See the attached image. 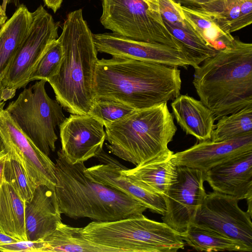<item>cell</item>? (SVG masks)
<instances>
[{"mask_svg":"<svg viewBox=\"0 0 252 252\" xmlns=\"http://www.w3.org/2000/svg\"><path fill=\"white\" fill-rule=\"evenodd\" d=\"M178 67L126 58L98 60L95 98L112 100L135 110L173 100L180 94Z\"/></svg>","mask_w":252,"mask_h":252,"instance_id":"1","label":"cell"},{"mask_svg":"<svg viewBox=\"0 0 252 252\" xmlns=\"http://www.w3.org/2000/svg\"><path fill=\"white\" fill-rule=\"evenodd\" d=\"M84 162L70 163L62 150L58 151L54 190L62 214L106 222L142 214L147 209L135 199L90 177Z\"/></svg>","mask_w":252,"mask_h":252,"instance_id":"2","label":"cell"},{"mask_svg":"<svg viewBox=\"0 0 252 252\" xmlns=\"http://www.w3.org/2000/svg\"><path fill=\"white\" fill-rule=\"evenodd\" d=\"M193 84L215 120L252 105V44L234 39L194 68Z\"/></svg>","mask_w":252,"mask_h":252,"instance_id":"3","label":"cell"},{"mask_svg":"<svg viewBox=\"0 0 252 252\" xmlns=\"http://www.w3.org/2000/svg\"><path fill=\"white\" fill-rule=\"evenodd\" d=\"M58 39L63 48L62 62L58 73L47 82L64 110L73 114H89L95 99L98 52L81 9L67 14Z\"/></svg>","mask_w":252,"mask_h":252,"instance_id":"4","label":"cell"},{"mask_svg":"<svg viewBox=\"0 0 252 252\" xmlns=\"http://www.w3.org/2000/svg\"><path fill=\"white\" fill-rule=\"evenodd\" d=\"M104 127L109 151L136 166L169 152L177 130L167 103L134 110Z\"/></svg>","mask_w":252,"mask_h":252,"instance_id":"5","label":"cell"},{"mask_svg":"<svg viewBox=\"0 0 252 252\" xmlns=\"http://www.w3.org/2000/svg\"><path fill=\"white\" fill-rule=\"evenodd\" d=\"M82 232L87 239L121 252H176L185 246L180 234L143 214L115 221H93Z\"/></svg>","mask_w":252,"mask_h":252,"instance_id":"6","label":"cell"},{"mask_svg":"<svg viewBox=\"0 0 252 252\" xmlns=\"http://www.w3.org/2000/svg\"><path fill=\"white\" fill-rule=\"evenodd\" d=\"M46 81L40 80L25 88L5 109L24 134L48 156L56 149V133L65 119L60 104L48 95Z\"/></svg>","mask_w":252,"mask_h":252,"instance_id":"7","label":"cell"},{"mask_svg":"<svg viewBox=\"0 0 252 252\" xmlns=\"http://www.w3.org/2000/svg\"><path fill=\"white\" fill-rule=\"evenodd\" d=\"M101 3L100 22L105 29L135 40L169 45L187 55L164 25L158 0H101Z\"/></svg>","mask_w":252,"mask_h":252,"instance_id":"8","label":"cell"},{"mask_svg":"<svg viewBox=\"0 0 252 252\" xmlns=\"http://www.w3.org/2000/svg\"><path fill=\"white\" fill-rule=\"evenodd\" d=\"M28 31L0 77L6 100L30 82L31 74L49 45L58 39L59 22L40 5L32 12Z\"/></svg>","mask_w":252,"mask_h":252,"instance_id":"9","label":"cell"},{"mask_svg":"<svg viewBox=\"0 0 252 252\" xmlns=\"http://www.w3.org/2000/svg\"><path fill=\"white\" fill-rule=\"evenodd\" d=\"M239 201L231 196L210 192L192 224L233 239L252 250L251 217L240 209Z\"/></svg>","mask_w":252,"mask_h":252,"instance_id":"10","label":"cell"},{"mask_svg":"<svg viewBox=\"0 0 252 252\" xmlns=\"http://www.w3.org/2000/svg\"><path fill=\"white\" fill-rule=\"evenodd\" d=\"M177 168V180L164 197L166 211L162 220L182 235L193 222L207 193L204 171L185 166Z\"/></svg>","mask_w":252,"mask_h":252,"instance_id":"11","label":"cell"},{"mask_svg":"<svg viewBox=\"0 0 252 252\" xmlns=\"http://www.w3.org/2000/svg\"><path fill=\"white\" fill-rule=\"evenodd\" d=\"M0 106V133L8 154L24 168L33 188L45 185L54 189L57 181L55 163L24 134L9 113Z\"/></svg>","mask_w":252,"mask_h":252,"instance_id":"12","label":"cell"},{"mask_svg":"<svg viewBox=\"0 0 252 252\" xmlns=\"http://www.w3.org/2000/svg\"><path fill=\"white\" fill-rule=\"evenodd\" d=\"M98 52L177 67L194 65L188 55L176 48L135 40L114 32L93 34Z\"/></svg>","mask_w":252,"mask_h":252,"instance_id":"13","label":"cell"},{"mask_svg":"<svg viewBox=\"0 0 252 252\" xmlns=\"http://www.w3.org/2000/svg\"><path fill=\"white\" fill-rule=\"evenodd\" d=\"M104 125L89 114H71L59 126L62 151L71 163L85 162L103 149Z\"/></svg>","mask_w":252,"mask_h":252,"instance_id":"14","label":"cell"},{"mask_svg":"<svg viewBox=\"0 0 252 252\" xmlns=\"http://www.w3.org/2000/svg\"><path fill=\"white\" fill-rule=\"evenodd\" d=\"M95 158L101 163L86 167L85 171L88 175L135 199L151 211L164 215L165 203L161 195L123 173L122 164L103 149Z\"/></svg>","mask_w":252,"mask_h":252,"instance_id":"15","label":"cell"},{"mask_svg":"<svg viewBox=\"0 0 252 252\" xmlns=\"http://www.w3.org/2000/svg\"><path fill=\"white\" fill-rule=\"evenodd\" d=\"M252 152V133L228 140L200 141L191 147L173 154L177 166H185L204 172L219 164Z\"/></svg>","mask_w":252,"mask_h":252,"instance_id":"16","label":"cell"},{"mask_svg":"<svg viewBox=\"0 0 252 252\" xmlns=\"http://www.w3.org/2000/svg\"><path fill=\"white\" fill-rule=\"evenodd\" d=\"M205 181L214 191L231 196L239 200L252 196V152L205 172Z\"/></svg>","mask_w":252,"mask_h":252,"instance_id":"17","label":"cell"},{"mask_svg":"<svg viewBox=\"0 0 252 252\" xmlns=\"http://www.w3.org/2000/svg\"><path fill=\"white\" fill-rule=\"evenodd\" d=\"M61 214L54 189L37 186L32 198L25 202L27 240L37 241L52 233L62 222Z\"/></svg>","mask_w":252,"mask_h":252,"instance_id":"18","label":"cell"},{"mask_svg":"<svg viewBox=\"0 0 252 252\" xmlns=\"http://www.w3.org/2000/svg\"><path fill=\"white\" fill-rule=\"evenodd\" d=\"M172 113L177 124L187 135L199 141L211 140L215 127V117L201 100L180 94L171 103Z\"/></svg>","mask_w":252,"mask_h":252,"instance_id":"19","label":"cell"},{"mask_svg":"<svg viewBox=\"0 0 252 252\" xmlns=\"http://www.w3.org/2000/svg\"><path fill=\"white\" fill-rule=\"evenodd\" d=\"M173 154L170 151L132 169L122 164L121 172L164 197L178 178V168L173 159Z\"/></svg>","mask_w":252,"mask_h":252,"instance_id":"20","label":"cell"},{"mask_svg":"<svg viewBox=\"0 0 252 252\" xmlns=\"http://www.w3.org/2000/svg\"><path fill=\"white\" fill-rule=\"evenodd\" d=\"M25 202L13 186L2 177L0 182V230L18 240H27Z\"/></svg>","mask_w":252,"mask_h":252,"instance_id":"21","label":"cell"},{"mask_svg":"<svg viewBox=\"0 0 252 252\" xmlns=\"http://www.w3.org/2000/svg\"><path fill=\"white\" fill-rule=\"evenodd\" d=\"M82 227H75L62 222L50 234L41 239V252H121L120 250L96 244L83 235Z\"/></svg>","mask_w":252,"mask_h":252,"instance_id":"22","label":"cell"},{"mask_svg":"<svg viewBox=\"0 0 252 252\" xmlns=\"http://www.w3.org/2000/svg\"><path fill=\"white\" fill-rule=\"evenodd\" d=\"M32 20V12L22 4L0 28V77L26 35Z\"/></svg>","mask_w":252,"mask_h":252,"instance_id":"23","label":"cell"},{"mask_svg":"<svg viewBox=\"0 0 252 252\" xmlns=\"http://www.w3.org/2000/svg\"><path fill=\"white\" fill-rule=\"evenodd\" d=\"M181 236L189 246L198 251H252L238 241L194 224Z\"/></svg>","mask_w":252,"mask_h":252,"instance_id":"24","label":"cell"},{"mask_svg":"<svg viewBox=\"0 0 252 252\" xmlns=\"http://www.w3.org/2000/svg\"><path fill=\"white\" fill-rule=\"evenodd\" d=\"M252 133V105L220 118L212 132L211 140L220 142Z\"/></svg>","mask_w":252,"mask_h":252,"instance_id":"25","label":"cell"},{"mask_svg":"<svg viewBox=\"0 0 252 252\" xmlns=\"http://www.w3.org/2000/svg\"><path fill=\"white\" fill-rule=\"evenodd\" d=\"M184 16L197 33L209 45L220 50L231 42L234 37L224 33L214 17L181 6Z\"/></svg>","mask_w":252,"mask_h":252,"instance_id":"26","label":"cell"},{"mask_svg":"<svg viewBox=\"0 0 252 252\" xmlns=\"http://www.w3.org/2000/svg\"><path fill=\"white\" fill-rule=\"evenodd\" d=\"M220 29L231 34L252 23V0H223L222 11L214 17Z\"/></svg>","mask_w":252,"mask_h":252,"instance_id":"27","label":"cell"},{"mask_svg":"<svg viewBox=\"0 0 252 252\" xmlns=\"http://www.w3.org/2000/svg\"><path fill=\"white\" fill-rule=\"evenodd\" d=\"M63 57V48L58 38L48 47L33 69L29 81H46L56 75L60 68Z\"/></svg>","mask_w":252,"mask_h":252,"instance_id":"28","label":"cell"},{"mask_svg":"<svg viewBox=\"0 0 252 252\" xmlns=\"http://www.w3.org/2000/svg\"><path fill=\"white\" fill-rule=\"evenodd\" d=\"M2 177L13 186L25 201L32 198L35 188L32 185L21 164L9 157L8 153L4 163Z\"/></svg>","mask_w":252,"mask_h":252,"instance_id":"29","label":"cell"},{"mask_svg":"<svg viewBox=\"0 0 252 252\" xmlns=\"http://www.w3.org/2000/svg\"><path fill=\"white\" fill-rule=\"evenodd\" d=\"M134 110L117 101L95 98L89 115L97 119L105 126L125 117Z\"/></svg>","mask_w":252,"mask_h":252,"instance_id":"30","label":"cell"},{"mask_svg":"<svg viewBox=\"0 0 252 252\" xmlns=\"http://www.w3.org/2000/svg\"><path fill=\"white\" fill-rule=\"evenodd\" d=\"M180 6L216 16L223 10V0H171Z\"/></svg>","mask_w":252,"mask_h":252,"instance_id":"31","label":"cell"},{"mask_svg":"<svg viewBox=\"0 0 252 252\" xmlns=\"http://www.w3.org/2000/svg\"><path fill=\"white\" fill-rule=\"evenodd\" d=\"M42 242L19 240L0 246V252H41Z\"/></svg>","mask_w":252,"mask_h":252,"instance_id":"32","label":"cell"},{"mask_svg":"<svg viewBox=\"0 0 252 252\" xmlns=\"http://www.w3.org/2000/svg\"><path fill=\"white\" fill-rule=\"evenodd\" d=\"M45 5L56 13L60 8L63 0H43Z\"/></svg>","mask_w":252,"mask_h":252,"instance_id":"33","label":"cell"},{"mask_svg":"<svg viewBox=\"0 0 252 252\" xmlns=\"http://www.w3.org/2000/svg\"><path fill=\"white\" fill-rule=\"evenodd\" d=\"M17 241L19 240L6 234L0 230V246Z\"/></svg>","mask_w":252,"mask_h":252,"instance_id":"34","label":"cell"},{"mask_svg":"<svg viewBox=\"0 0 252 252\" xmlns=\"http://www.w3.org/2000/svg\"><path fill=\"white\" fill-rule=\"evenodd\" d=\"M7 155V153H5L0 155V182L2 179L3 168Z\"/></svg>","mask_w":252,"mask_h":252,"instance_id":"35","label":"cell"},{"mask_svg":"<svg viewBox=\"0 0 252 252\" xmlns=\"http://www.w3.org/2000/svg\"><path fill=\"white\" fill-rule=\"evenodd\" d=\"M7 20V17L6 15L5 11L2 9L1 5L0 4V28L5 23Z\"/></svg>","mask_w":252,"mask_h":252,"instance_id":"36","label":"cell"},{"mask_svg":"<svg viewBox=\"0 0 252 252\" xmlns=\"http://www.w3.org/2000/svg\"><path fill=\"white\" fill-rule=\"evenodd\" d=\"M4 94V87L1 82V79L0 77V106L6 101Z\"/></svg>","mask_w":252,"mask_h":252,"instance_id":"37","label":"cell"},{"mask_svg":"<svg viewBox=\"0 0 252 252\" xmlns=\"http://www.w3.org/2000/svg\"><path fill=\"white\" fill-rule=\"evenodd\" d=\"M5 153H7L6 146L2 137L0 133V155Z\"/></svg>","mask_w":252,"mask_h":252,"instance_id":"38","label":"cell"}]
</instances>
